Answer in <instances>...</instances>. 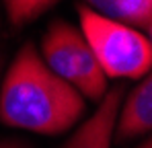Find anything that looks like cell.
Masks as SVG:
<instances>
[{
  "label": "cell",
  "mask_w": 152,
  "mask_h": 148,
  "mask_svg": "<svg viewBox=\"0 0 152 148\" xmlns=\"http://www.w3.org/2000/svg\"><path fill=\"white\" fill-rule=\"evenodd\" d=\"M0 148H27L21 142H8V140H0Z\"/></svg>",
  "instance_id": "ba28073f"
},
{
  "label": "cell",
  "mask_w": 152,
  "mask_h": 148,
  "mask_svg": "<svg viewBox=\"0 0 152 148\" xmlns=\"http://www.w3.org/2000/svg\"><path fill=\"white\" fill-rule=\"evenodd\" d=\"M58 0H4V6H6L10 23L15 27H21L37 19L39 15H43Z\"/></svg>",
  "instance_id": "52a82bcc"
},
{
  "label": "cell",
  "mask_w": 152,
  "mask_h": 148,
  "mask_svg": "<svg viewBox=\"0 0 152 148\" xmlns=\"http://www.w3.org/2000/svg\"><path fill=\"white\" fill-rule=\"evenodd\" d=\"M82 37L105 76L144 78L150 72L152 45L148 35L124 23L105 19L88 6L78 8Z\"/></svg>",
  "instance_id": "7a4b0ae2"
},
{
  "label": "cell",
  "mask_w": 152,
  "mask_h": 148,
  "mask_svg": "<svg viewBox=\"0 0 152 148\" xmlns=\"http://www.w3.org/2000/svg\"><path fill=\"white\" fill-rule=\"evenodd\" d=\"M43 62L58 78L88 99H101L107 91V76L95 60L82 33L66 21L50 25L43 41Z\"/></svg>",
  "instance_id": "3957f363"
},
{
  "label": "cell",
  "mask_w": 152,
  "mask_h": 148,
  "mask_svg": "<svg viewBox=\"0 0 152 148\" xmlns=\"http://www.w3.org/2000/svg\"><path fill=\"white\" fill-rule=\"evenodd\" d=\"M103 101L95 115L84 123L74 136L64 144L62 148H109L113 127H115V117L117 109L124 99V86H113L105 91Z\"/></svg>",
  "instance_id": "277c9868"
},
{
  "label": "cell",
  "mask_w": 152,
  "mask_h": 148,
  "mask_svg": "<svg viewBox=\"0 0 152 148\" xmlns=\"http://www.w3.org/2000/svg\"><path fill=\"white\" fill-rule=\"evenodd\" d=\"M152 127V80L144 76V80L132 91L121 109L119 123H115L117 140H132L136 136L146 134Z\"/></svg>",
  "instance_id": "5b68a950"
},
{
  "label": "cell",
  "mask_w": 152,
  "mask_h": 148,
  "mask_svg": "<svg viewBox=\"0 0 152 148\" xmlns=\"http://www.w3.org/2000/svg\"><path fill=\"white\" fill-rule=\"evenodd\" d=\"M84 111V99L58 78L31 43L19 49L0 89V119L37 134H62Z\"/></svg>",
  "instance_id": "6da1fadb"
},
{
  "label": "cell",
  "mask_w": 152,
  "mask_h": 148,
  "mask_svg": "<svg viewBox=\"0 0 152 148\" xmlns=\"http://www.w3.org/2000/svg\"><path fill=\"white\" fill-rule=\"evenodd\" d=\"M0 66H2V56H0Z\"/></svg>",
  "instance_id": "30bf717a"
},
{
  "label": "cell",
  "mask_w": 152,
  "mask_h": 148,
  "mask_svg": "<svg viewBox=\"0 0 152 148\" xmlns=\"http://www.w3.org/2000/svg\"><path fill=\"white\" fill-rule=\"evenodd\" d=\"M140 148H152V144H150V140H146V142H144V144H142V146Z\"/></svg>",
  "instance_id": "9c48e42d"
},
{
  "label": "cell",
  "mask_w": 152,
  "mask_h": 148,
  "mask_svg": "<svg viewBox=\"0 0 152 148\" xmlns=\"http://www.w3.org/2000/svg\"><path fill=\"white\" fill-rule=\"evenodd\" d=\"M88 8L105 19L124 23L132 29L144 31L152 29V0H86Z\"/></svg>",
  "instance_id": "8992f818"
}]
</instances>
